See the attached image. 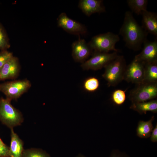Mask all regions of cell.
<instances>
[{
    "label": "cell",
    "mask_w": 157,
    "mask_h": 157,
    "mask_svg": "<svg viewBox=\"0 0 157 157\" xmlns=\"http://www.w3.org/2000/svg\"><path fill=\"white\" fill-rule=\"evenodd\" d=\"M119 34L123 37L126 46L137 51L141 49L148 33L138 23L132 13L126 11Z\"/></svg>",
    "instance_id": "6da1fadb"
},
{
    "label": "cell",
    "mask_w": 157,
    "mask_h": 157,
    "mask_svg": "<svg viewBox=\"0 0 157 157\" xmlns=\"http://www.w3.org/2000/svg\"><path fill=\"white\" fill-rule=\"evenodd\" d=\"M126 66L123 56L118 55L105 66L102 76L107 81L108 86H116L123 80Z\"/></svg>",
    "instance_id": "7a4b0ae2"
},
{
    "label": "cell",
    "mask_w": 157,
    "mask_h": 157,
    "mask_svg": "<svg viewBox=\"0 0 157 157\" xmlns=\"http://www.w3.org/2000/svg\"><path fill=\"white\" fill-rule=\"evenodd\" d=\"M7 98L0 99V120L10 129L20 125L23 118L22 113L11 104Z\"/></svg>",
    "instance_id": "3957f363"
},
{
    "label": "cell",
    "mask_w": 157,
    "mask_h": 157,
    "mask_svg": "<svg viewBox=\"0 0 157 157\" xmlns=\"http://www.w3.org/2000/svg\"><path fill=\"white\" fill-rule=\"evenodd\" d=\"M119 40L118 35L108 32L94 36L88 44L93 51L109 53L113 51L117 52L119 50L115 48V45Z\"/></svg>",
    "instance_id": "277c9868"
},
{
    "label": "cell",
    "mask_w": 157,
    "mask_h": 157,
    "mask_svg": "<svg viewBox=\"0 0 157 157\" xmlns=\"http://www.w3.org/2000/svg\"><path fill=\"white\" fill-rule=\"evenodd\" d=\"M130 92L129 98L132 103L147 101L157 96V83L143 82Z\"/></svg>",
    "instance_id": "5b68a950"
},
{
    "label": "cell",
    "mask_w": 157,
    "mask_h": 157,
    "mask_svg": "<svg viewBox=\"0 0 157 157\" xmlns=\"http://www.w3.org/2000/svg\"><path fill=\"white\" fill-rule=\"evenodd\" d=\"M31 84L27 79L8 82L0 84V91L11 100L19 98L30 88Z\"/></svg>",
    "instance_id": "8992f818"
},
{
    "label": "cell",
    "mask_w": 157,
    "mask_h": 157,
    "mask_svg": "<svg viewBox=\"0 0 157 157\" xmlns=\"http://www.w3.org/2000/svg\"><path fill=\"white\" fill-rule=\"evenodd\" d=\"M92 57L82 63L81 66L85 70H97L104 67L111 61L116 57L117 52L105 53L93 51Z\"/></svg>",
    "instance_id": "52a82bcc"
},
{
    "label": "cell",
    "mask_w": 157,
    "mask_h": 157,
    "mask_svg": "<svg viewBox=\"0 0 157 157\" xmlns=\"http://www.w3.org/2000/svg\"><path fill=\"white\" fill-rule=\"evenodd\" d=\"M145 72L144 64L134 58L126 66L123 80L138 85L143 82Z\"/></svg>",
    "instance_id": "ba28073f"
},
{
    "label": "cell",
    "mask_w": 157,
    "mask_h": 157,
    "mask_svg": "<svg viewBox=\"0 0 157 157\" xmlns=\"http://www.w3.org/2000/svg\"><path fill=\"white\" fill-rule=\"evenodd\" d=\"M58 26L67 33L74 35L85 34L86 27L80 23L69 18L65 13H61L57 19Z\"/></svg>",
    "instance_id": "9c48e42d"
},
{
    "label": "cell",
    "mask_w": 157,
    "mask_h": 157,
    "mask_svg": "<svg viewBox=\"0 0 157 157\" xmlns=\"http://www.w3.org/2000/svg\"><path fill=\"white\" fill-rule=\"evenodd\" d=\"M72 56L74 60L82 63L85 62L93 51L88 43L79 38L74 42L72 45Z\"/></svg>",
    "instance_id": "30bf717a"
},
{
    "label": "cell",
    "mask_w": 157,
    "mask_h": 157,
    "mask_svg": "<svg viewBox=\"0 0 157 157\" xmlns=\"http://www.w3.org/2000/svg\"><path fill=\"white\" fill-rule=\"evenodd\" d=\"M143 44L142 50L134 58L144 64L157 61V38L154 41L147 40Z\"/></svg>",
    "instance_id": "8fae6325"
},
{
    "label": "cell",
    "mask_w": 157,
    "mask_h": 157,
    "mask_svg": "<svg viewBox=\"0 0 157 157\" xmlns=\"http://www.w3.org/2000/svg\"><path fill=\"white\" fill-rule=\"evenodd\" d=\"M20 65L17 58L13 56L0 69V81L13 79L18 76Z\"/></svg>",
    "instance_id": "7c38bea8"
},
{
    "label": "cell",
    "mask_w": 157,
    "mask_h": 157,
    "mask_svg": "<svg viewBox=\"0 0 157 157\" xmlns=\"http://www.w3.org/2000/svg\"><path fill=\"white\" fill-rule=\"evenodd\" d=\"M102 0H80L78 7L88 16L92 14L105 11V8Z\"/></svg>",
    "instance_id": "4fadbf2b"
},
{
    "label": "cell",
    "mask_w": 157,
    "mask_h": 157,
    "mask_svg": "<svg viewBox=\"0 0 157 157\" xmlns=\"http://www.w3.org/2000/svg\"><path fill=\"white\" fill-rule=\"evenodd\" d=\"M142 26L148 33L157 37V14L154 12L147 10L142 14Z\"/></svg>",
    "instance_id": "5bb4252c"
},
{
    "label": "cell",
    "mask_w": 157,
    "mask_h": 157,
    "mask_svg": "<svg viewBox=\"0 0 157 157\" xmlns=\"http://www.w3.org/2000/svg\"><path fill=\"white\" fill-rule=\"evenodd\" d=\"M11 142L9 147L10 157H22L24 150L23 143L18 135L11 129Z\"/></svg>",
    "instance_id": "9a60e30c"
},
{
    "label": "cell",
    "mask_w": 157,
    "mask_h": 157,
    "mask_svg": "<svg viewBox=\"0 0 157 157\" xmlns=\"http://www.w3.org/2000/svg\"><path fill=\"white\" fill-rule=\"evenodd\" d=\"M130 108L140 114H146L147 111L153 113L157 112V100H152L149 101L132 103Z\"/></svg>",
    "instance_id": "2e32d148"
},
{
    "label": "cell",
    "mask_w": 157,
    "mask_h": 157,
    "mask_svg": "<svg viewBox=\"0 0 157 157\" xmlns=\"http://www.w3.org/2000/svg\"><path fill=\"white\" fill-rule=\"evenodd\" d=\"M154 119L153 116L149 120L140 121L137 128V135L141 138H147L150 137L154 129L152 122Z\"/></svg>",
    "instance_id": "e0dca14e"
},
{
    "label": "cell",
    "mask_w": 157,
    "mask_h": 157,
    "mask_svg": "<svg viewBox=\"0 0 157 157\" xmlns=\"http://www.w3.org/2000/svg\"><path fill=\"white\" fill-rule=\"evenodd\" d=\"M143 82L157 83V61L146 64Z\"/></svg>",
    "instance_id": "ac0fdd59"
},
{
    "label": "cell",
    "mask_w": 157,
    "mask_h": 157,
    "mask_svg": "<svg viewBox=\"0 0 157 157\" xmlns=\"http://www.w3.org/2000/svg\"><path fill=\"white\" fill-rule=\"evenodd\" d=\"M127 2L131 12L138 15H141L143 12L147 10V0H128Z\"/></svg>",
    "instance_id": "d6986e66"
},
{
    "label": "cell",
    "mask_w": 157,
    "mask_h": 157,
    "mask_svg": "<svg viewBox=\"0 0 157 157\" xmlns=\"http://www.w3.org/2000/svg\"><path fill=\"white\" fill-rule=\"evenodd\" d=\"M99 86L98 79L94 77H91L86 79L83 83L84 89L89 92H93L97 90Z\"/></svg>",
    "instance_id": "ffe728a7"
},
{
    "label": "cell",
    "mask_w": 157,
    "mask_h": 157,
    "mask_svg": "<svg viewBox=\"0 0 157 157\" xmlns=\"http://www.w3.org/2000/svg\"><path fill=\"white\" fill-rule=\"evenodd\" d=\"M22 157H51L45 151L38 149L31 148L24 150Z\"/></svg>",
    "instance_id": "44dd1931"
},
{
    "label": "cell",
    "mask_w": 157,
    "mask_h": 157,
    "mask_svg": "<svg viewBox=\"0 0 157 157\" xmlns=\"http://www.w3.org/2000/svg\"><path fill=\"white\" fill-rule=\"evenodd\" d=\"M10 46L7 33L3 26L0 23V50H7Z\"/></svg>",
    "instance_id": "7402d4cb"
},
{
    "label": "cell",
    "mask_w": 157,
    "mask_h": 157,
    "mask_svg": "<svg viewBox=\"0 0 157 157\" xmlns=\"http://www.w3.org/2000/svg\"><path fill=\"white\" fill-rule=\"evenodd\" d=\"M112 99L115 104L117 105L122 104L126 99L125 91L120 89L115 90L112 94Z\"/></svg>",
    "instance_id": "603a6c76"
},
{
    "label": "cell",
    "mask_w": 157,
    "mask_h": 157,
    "mask_svg": "<svg viewBox=\"0 0 157 157\" xmlns=\"http://www.w3.org/2000/svg\"><path fill=\"white\" fill-rule=\"evenodd\" d=\"M13 56L12 53L7 50L1 51H0V69Z\"/></svg>",
    "instance_id": "cb8c5ba5"
},
{
    "label": "cell",
    "mask_w": 157,
    "mask_h": 157,
    "mask_svg": "<svg viewBox=\"0 0 157 157\" xmlns=\"http://www.w3.org/2000/svg\"><path fill=\"white\" fill-rule=\"evenodd\" d=\"M0 157H10L9 147L3 143L0 138Z\"/></svg>",
    "instance_id": "d4e9b609"
},
{
    "label": "cell",
    "mask_w": 157,
    "mask_h": 157,
    "mask_svg": "<svg viewBox=\"0 0 157 157\" xmlns=\"http://www.w3.org/2000/svg\"><path fill=\"white\" fill-rule=\"evenodd\" d=\"M109 157H129L125 153L117 150L112 151Z\"/></svg>",
    "instance_id": "484cf974"
},
{
    "label": "cell",
    "mask_w": 157,
    "mask_h": 157,
    "mask_svg": "<svg viewBox=\"0 0 157 157\" xmlns=\"http://www.w3.org/2000/svg\"><path fill=\"white\" fill-rule=\"evenodd\" d=\"M150 140L152 142H157V124L156 125L150 135Z\"/></svg>",
    "instance_id": "4316f807"
},
{
    "label": "cell",
    "mask_w": 157,
    "mask_h": 157,
    "mask_svg": "<svg viewBox=\"0 0 157 157\" xmlns=\"http://www.w3.org/2000/svg\"><path fill=\"white\" fill-rule=\"evenodd\" d=\"M76 157H85L84 156L81 154H79Z\"/></svg>",
    "instance_id": "83f0119b"
}]
</instances>
